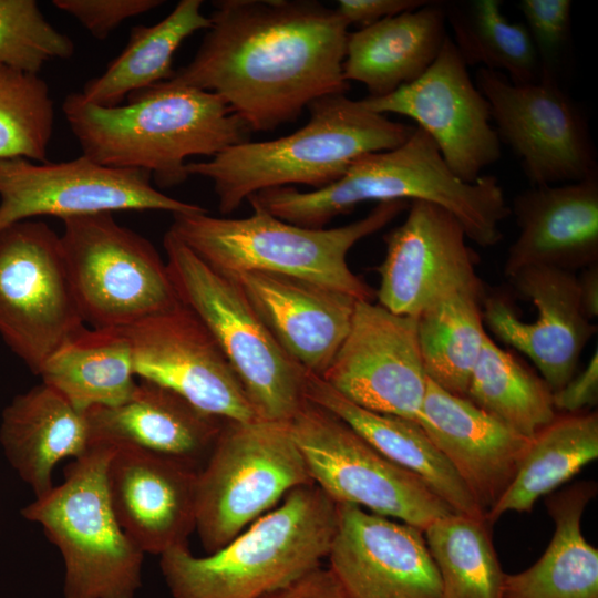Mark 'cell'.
Returning a JSON list of instances; mask_svg holds the SVG:
<instances>
[{"label": "cell", "mask_w": 598, "mask_h": 598, "mask_svg": "<svg viewBox=\"0 0 598 598\" xmlns=\"http://www.w3.org/2000/svg\"><path fill=\"white\" fill-rule=\"evenodd\" d=\"M113 446L105 485L125 534L144 554L161 556L188 546L196 525L198 471L136 447Z\"/></svg>", "instance_id": "21"}, {"label": "cell", "mask_w": 598, "mask_h": 598, "mask_svg": "<svg viewBox=\"0 0 598 598\" xmlns=\"http://www.w3.org/2000/svg\"><path fill=\"white\" fill-rule=\"evenodd\" d=\"M163 245L178 300L214 337L258 419L289 423L306 400V370L276 341L233 278L209 267L169 230Z\"/></svg>", "instance_id": "8"}, {"label": "cell", "mask_w": 598, "mask_h": 598, "mask_svg": "<svg viewBox=\"0 0 598 598\" xmlns=\"http://www.w3.org/2000/svg\"><path fill=\"white\" fill-rule=\"evenodd\" d=\"M85 327L60 235L23 220L0 230V336L35 374Z\"/></svg>", "instance_id": "12"}, {"label": "cell", "mask_w": 598, "mask_h": 598, "mask_svg": "<svg viewBox=\"0 0 598 598\" xmlns=\"http://www.w3.org/2000/svg\"><path fill=\"white\" fill-rule=\"evenodd\" d=\"M446 23L444 2L427 1L349 32L344 80L362 83L368 97H383L414 82L437 58L448 35Z\"/></svg>", "instance_id": "27"}, {"label": "cell", "mask_w": 598, "mask_h": 598, "mask_svg": "<svg viewBox=\"0 0 598 598\" xmlns=\"http://www.w3.org/2000/svg\"><path fill=\"white\" fill-rule=\"evenodd\" d=\"M243 218L215 217L207 210L173 214L168 229L214 270L233 276L266 271L303 278L370 300L373 290L348 265L350 249L409 207L379 203L364 217L333 228L285 221L254 202Z\"/></svg>", "instance_id": "6"}, {"label": "cell", "mask_w": 598, "mask_h": 598, "mask_svg": "<svg viewBox=\"0 0 598 598\" xmlns=\"http://www.w3.org/2000/svg\"><path fill=\"white\" fill-rule=\"evenodd\" d=\"M247 200L285 221L308 228H324L334 217L365 202L425 200L453 214L467 239L484 248L502 240V223L511 215L495 176L463 182L417 126L403 144L361 156L328 186L309 192L292 186L270 188Z\"/></svg>", "instance_id": "3"}, {"label": "cell", "mask_w": 598, "mask_h": 598, "mask_svg": "<svg viewBox=\"0 0 598 598\" xmlns=\"http://www.w3.org/2000/svg\"><path fill=\"white\" fill-rule=\"evenodd\" d=\"M338 525V503L316 484L295 488L220 549L188 546L159 556L173 598H262L322 565Z\"/></svg>", "instance_id": "5"}, {"label": "cell", "mask_w": 598, "mask_h": 598, "mask_svg": "<svg viewBox=\"0 0 598 598\" xmlns=\"http://www.w3.org/2000/svg\"><path fill=\"white\" fill-rule=\"evenodd\" d=\"M501 0L444 2L452 39L464 63L507 76L514 84L538 81V61L524 22L508 20Z\"/></svg>", "instance_id": "34"}, {"label": "cell", "mask_w": 598, "mask_h": 598, "mask_svg": "<svg viewBox=\"0 0 598 598\" xmlns=\"http://www.w3.org/2000/svg\"><path fill=\"white\" fill-rule=\"evenodd\" d=\"M466 239L463 226L448 210L425 200L410 202L405 219L384 236L378 303L394 315L416 319L457 292L485 297L476 274L478 257Z\"/></svg>", "instance_id": "17"}, {"label": "cell", "mask_w": 598, "mask_h": 598, "mask_svg": "<svg viewBox=\"0 0 598 598\" xmlns=\"http://www.w3.org/2000/svg\"><path fill=\"white\" fill-rule=\"evenodd\" d=\"M594 482H579L546 498L555 532L542 557L505 574L503 598H598V549L581 533V517L595 497Z\"/></svg>", "instance_id": "29"}, {"label": "cell", "mask_w": 598, "mask_h": 598, "mask_svg": "<svg viewBox=\"0 0 598 598\" xmlns=\"http://www.w3.org/2000/svg\"><path fill=\"white\" fill-rule=\"evenodd\" d=\"M227 277L239 285L285 352L303 370L322 377L349 334L359 300L282 274L247 271Z\"/></svg>", "instance_id": "22"}, {"label": "cell", "mask_w": 598, "mask_h": 598, "mask_svg": "<svg viewBox=\"0 0 598 598\" xmlns=\"http://www.w3.org/2000/svg\"><path fill=\"white\" fill-rule=\"evenodd\" d=\"M313 484L289 423L225 421L196 482L200 544L214 553L295 488Z\"/></svg>", "instance_id": "9"}, {"label": "cell", "mask_w": 598, "mask_h": 598, "mask_svg": "<svg viewBox=\"0 0 598 598\" xmlns=\"http://www.w3.org/2000/svg\"><path fill=\"white\" fill-rule=\"evenodd\" d=\"M202 7V0H181L159 22L132 28L121 53L78 92L81 99L100 106H116L134 93L168 81L179 45L210 25Z\"/></svg>", "instance_id": "31"}, {"label": "cell", "mask_w": 598, "mask_h": 598, "mask_svg": "<svg viewBox=\"0 0 598 598\" xmlns=\"http://www.w3.org/2000/svg\"><path fill=\"white\" fill-rule=\"evenodd\" d=\"M262 598H348L328 567L319 566Z\"/></svg>", "instance_id": "43"}, {"label": "cell", "mask_w": 598, "mask_h": 598, "mask_svg": "<svg viewBox=\"0 0 598 598\" xmlns=\"http://www.w3.org/2000/svg\"><path fill=\"white\" fill-rule=\"evenodd\" d=\"M61 220L62 250L85 323L122 329L179 302L156 248L112 213Z\"/></svg>", "instance_id": "10"}, {"label": "cell", "mask_w": 598, "mask_h": 598, "mask_svg": "<svg viewBox=\"0 0 598 598\" xmlns=\"http://www.w3.org/2000/svg\"><path fill=\"white\" fill-rule=\"evenodd\" d=\"M425 0H340L336 10L348 25L367 28L386 18L424 6Z\"/></svg>", "instance_id": "41"}, {"label": "cell", "mask_w": 598, "mask_h": 598, "mask_svg": "<svg viewBox=\"0 0 598 598\" xmlns=\"http://www.w3.org/2000/svg\"><path fill=\"white\" fill-rule=\"evenodd\" d=\"M305 396L342 419L385 457L422 478L453 512L485 519L463 481L416 422L363 409L308 371Z\"/></svg>", "instance_id": "28"}, {"label": "cell", "mask_w": 598, "mask_h": 598, "mask_svg": "<svg viewBox=\"0 0 598 598\" xmlns=\"http://www.w3.org/2000/svg\"><path fill=\"white\" fill-rule=\"evenodd\" d=\"M485 519L452 512L423 533L443 598H503L505 573Z\"/></svg>", "instance_id": "36"}, {"label": "cell", "mask_w": 598, "mask_h": 598, "mask_svg": "<svg viewBox=\"0 0 598 598\" xmlns=\"http://www.w3.org/2000/svg\"><path fill=\"white\" fill-rule=\"evenodd\" d=\"M483 299L475 293L457 292L416 318L419 349L427 379L462 398H466L487 337Z\"/></svg>", "instance_id": "33"}, {"label": "cell", "mask_w": 598, "mask_h": 598, "mask_svg": "<svg viewBox=\"0 0 598 598\" xmlns=\"http://www.w3.org/2000/svg\"><path fill=\"white\" fill-rule=\"evenodd\" d=\"M475 84L487 100L501 143L519 159L530 186L598 175L597 153L582 112L559 83L514 84L478 68Z\"/></svg>", "instance_id": "13"}, {"label": "cell", "mask_w": 598, "mask_h": 598, "mask_svg": "<svg viewBox=\"0 0 598 598\" xmlns=\"http://www.w3.org/2000/svg\"><path fill=\"white\" fill-rule=\"evenodd\" d=\"M360 102L374 113L413 120L465 183L476 182L501 157L502 143L492 124L489 104L448 35L422 76L386 96H367Z\"/></svg>", "instance_id": "15"}, {"label": "cell", "mask_w": 598, "mask_h": 598, "mask_svg": "<svg viewBox=\"0 0 598 598\" xmlns=\"http://www.w3.org/2000/svg\"><path fill=\"white\" fill-rule=\"evenodd\" d=\"M0 444L35 497L54 486L52 473L59 462L80 458L93 447L86 412L43 382L4 408Z\"/></svg>", "instance_id": "26"}, {"label": "cell", "mask_w": 598, "mask_h": 598, "mask_svg": "<svg viewBox=\"0 0 598 598\" xmlns=\"http://www.w3.org/2000/svg\"><path fill=\"white\" fill-rule=\"evenodd\" d=\"M53 123L48 83L0 64V159L47 162Z\"/></svg>", "instance_id": "37"}, {"label": "cell", "mask_w": 598, "mask_h": 598, "mask_svg": "<svg viewBox=\"0 0 598 598\" xmlns=\"http://www.w3.org/2000/svg\"><path fill=\"white\" fill-rule=\"evenodd\" d=\"M570 0H522V11L538 61V80L559 83L570 40Z\"/></svg>", "instance_id": "39"}, {"label": "cell", "mask_w": 598, "mask_h": 598, "mask_svg": "<svg viewBox=\"0 0 598 598\" xmlns=\"http://www.w3.org/2000/svg\"><path fill=\"white\" fill-rule=\"evenodd\" d=\"M92 443L125 445L185 463L205 464L225 421L174 391L140 380L130 399L85 411Z\"/></svg>", "instance_id": "25"}, {"label": "cell", "mask_w": 598, "mask_h": 598, "mask_svg": "<svg viewBox=\"0 0 598 598\" xmlns=\"http://www.w3.org/2000/svg\"><path fill=\"white\" fill-rule=\"evenodd\" d=\"M509 280L533 302L536 318L524 321L505 298L485 295L484 323L499 340L526 354L556 392L576 374L580 354L597 332V326L580 309L577 276L534 266L518 270Z\"/></svg>", "instance_id": "20"}, {"label": "cell", "mask_w": 598, "mask_h": 598, "mask_svg": "<svg viewBox=\"0 0 598 598\" xmlns=\"http://www.w3.org/2000/svg\"><path fill=\"white\" fill-rule=\"evenodd\" d=\"M329 566L348 598H443L423 530L338 504Z\"/></svg>", "instance_id": "19"}, {"label": "cell", "mask_w": 598, "mask_h": 598, "mask_svg": "<svg viewBox=\"0 0 598 598\" xmlns=\"http://www.w3.org/2000/svg\"><path fill=\"white\" fill-rule=\"evenodd\" d=\"M556 410L566 413L581 412L597 404L598 400V352L595 350L586 368L575 374L560 390L553 394Z\"/></svg>", "instance_id": "42"}, {"label": "cell", "mask_w": 598, "mask_h": 598, "mask_svg": "<svg viewBox=\"0 0 598 598\" xmlns=\"http://www.w3.org/2000/svg\"><path fill=\"white\" fill-rule=\"evenodd\" d=\"M577 276L580 309L588 320L598 316V264L581 269Z\"/></svg>", "instance_id": "44"}, {"label": "cell", "mask_w": 598, "mask_h": 598, "mask_svg": "<svg viewBox=\"0 0 598 598\" xmlns=\"http://www.w3.org/2000/svg\"><path fill=\"white\" fill-rule=\"evenodd\" d=\"M320 378L363 409L416 422L429 381L416 319L359 300L349 334Z\"/></svg>", "instance_id": "18"}, {"label": "cell", "mask_w": 598, "mask_h": 598, "mask_svg": "<svg viewBox=\"0 0 598 598\" xmlns=\"http://www.w3.org/2000/svg\"><path fill=\"white\" fill-rule=\"evenodd\" d=\"M597 457V413L556 415L532 439L512 484L486 513L487 524L493 525L508 512H530L539 497L551 493Z\"/></svg>", "instance_id": "32"}, {"label": "cell", "mask_w": 598, "mask_h": 598, "mask_svg": "<svg viewBox=\"0 0 598 598\" xmlns=\"http://www.w3.org/2000/svg\"><path fill=\"white\" fill-rule=\"evenodd\" d=\"M289 427L313 484L336 503L423 532L453 512L422 478L385 457L329 410L306 399Z\"/></svg>", "instance_id": "11"}, {"label": "cell", "mask_w": 598, "mask_h": 598, "mask_svg": "<svg viewBox=\"0 0 598 598\" xmlns=\"http://www.w3.org/2000/svg\"><path fill=\"white\" fill-rule=\"evenodd\" d=\"M172 83L219 95L250 131L295 122L313 101L347 94L349 25L316 0H219Z\"/></svg>", "instance_id": "1"}, {"label": "cell", "mask_w": 598, "mask_h": 598, "mask_svg": "<svg viewBox=\"0 0 598 598\" xmlns=\"http://www.w3.org/2000/svg\"><path fill=\"white\" fill-rule=\"evenodd\" d=\"M114 446L94 444L64 471V481L21 509L39 524L64 564V598H135L144 553L120 526L105 471Z\"/></svg>", "instance_id": "7"}, {"label": "cell", "mask_w": 598, "mask_h": 598, "mask_svg": "<svg viewBox=\"0 0 598 598\" xmlns=\"http://www.w3.org/2000/svg\"><path fill=\"white\" fill-rule=\"evenodd\" d=\"M38 375L80 411L118 405L137 384L122 330L86 326L47 359Z\"/></svg>", "instance_id": "30"}, {"label": "cell", "mask_w": 598, "mask_h": 598, "mask_svg": "<svg viewBox=\"0 0 598 598\" xmlns=\"http://www.w3.org/2000/svg\"><path fill=\"white\" fill-rule=\"evenodd\" d=\"M307 110L309 120L296 132L247 141L208 161L187 163V175L209 179L220 214L228 215L261 190L295 184L315 189L328 186L361 156L400 146L415 128L374 113L343 93L320 97Z\"/></svg>", "instance_id": "4"}, {"label": "cell", "mask_w": 598, "mask_h": 598, "mask_svg": "<svg viewBox=\"0 0 598 598\" xmlns=\"http://www.w3.org/2000/svg\"><path fill=\"white\" fill-rule=\"evenodd\" d=\"M100 106L66 95L62 111L82 150L93 162L151 174L161 188L184 183L186 159L214 157L250 141V128L217 94L165 81Z\"/></svg>", "instance_id": "2"}, {"label": "cell", "mask_w": 598, "mask_h": 598, "mask_svg": "<svg viewBox=\"0 0 598 598\" xmlns=\"http://www.w3.org/2000/svg\"><path fill=\"white\" fill-rule=\"evenodd\" d=\"M416 423L485 515L512 484L532 441L430 380Z\"/></svg>", "instance_id": "23"}, {"label": "cell", "mask_w": 598, "mask_h": 598, "mask_svg": "<svg viewBox=\"0 0 598 598\" xmlns=\"http://www.w3.org/2000/svg\"><path fill=\"white\" fill-rule=\"evenodd\" d=\"M71 38L56 30L34 0H0V64L39 75L53 60L70 59Z\"/></svg>", "instance_id": "38"}, {"label": "cell", "mask_w": 598, "mask_h": 598, "mask_svg": "<svg viewBox=\"0 0 598 598\" xmlns=\"http://www.w3.org/2000/svg\"><path fill=\"white\" fill-rule=\"evenodd\" d=\"M151 181L147 172L103 166L84 155L56 163L0 159V230L37 216L206 210L159 192Z\"/></svg>", "instance_id": "14"}, {"label": "cell", "mask_w": 598, "mask_h": 598, "mask_svg": "<svg viewBox=\"0 0 598 598\" xmlns=\"http://www.w3.org/2000/svg\"><path fill=\"white\" fill-rule=\"evenodd\" d=\"M162 0H53V6L73 17L92 37L105 40L125 20L163 4Z\"/></svg>", "instance_id": "40"}, {"label": "cell", "mask_w": 598, "mask_h": 598, "mask_svg": "<svg viewBox=\"0 0 598 598\" xmlns=\"http://www.w3.org/2000/svg\"><path fill=\"white\" fill-rule=\"evenodd\" d=\"M121 330L130 342L140 380L167 388L223 421L258 420L214 337L181 301Z\"/></svg>", "instance_id": "16"}, {"label": "cell", "mask_w": 598, "mask_h": 598, "mask_svg": "<svg viewBox=\"0 0 598 598\" xmlns=\"http://www.w3.org/2000/svg\"><path fill=\"white\" fill-rule=\"evenodd\" d=\"M553 394L543 378L486 337L466 399L518 434L533 439L557 415Z\"/></svg>", "instance_id": "35"}, {"label": "cell", "mask_w": 598, "mask_h": 598, "mask_svg": "<svg viewBox=\"0 0 598 598\" xmlns=\"http://www.w3.org/2000/svg\"><path fill=\"white\" fill-rule=\"evenodd\" d=\"M509 209L518 235L504 265L508 278L526 267L575 272L598 264V175L530 186L515 196Z\"/></svg>", "instance_id": "24"}]
</instances>
